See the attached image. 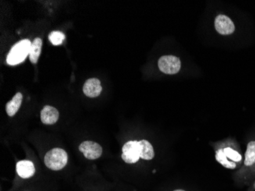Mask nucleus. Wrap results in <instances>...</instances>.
Returning a JSON list of instances; mask_svg holds the SVG:
<instances>
[{"instance_id":"f257e3e1","label":"nucleus","mask_w":255,"mask_h":191,"mask_svg":"<svg viewBox=\"0 0 255 191\" xmlns=\"http://www.w3.org/2000/svg\"><path fill=\"white\" fill-rule=\"evenodd\" d=\"M216 159L225 168L235 169L242 162V156L233 147L227 146L216 151Z\"/></svg>"},{"instance_id":"f03ea898","label":"nucleus","mask_w":255,"mask_h":191,"mask_svg":"<svg viewBox=\"0 0 255 191\" xmlns=\"http://www.w3.org/2000/svg\"><path fill=\"white\" fill-rule=\"evenodd\" d=\"M68 156L64 149L55 148L47 152L44 156V164L53 171H60L67 164Z\"/></svg>"},{"instance_id":"7ed1b4c3","label":"nucleus","mask_w":255,"mask_h":191,"mask_svg":"<svg viewBox=\"0 0 255 191\" xmlns=\"http://www.w3.org/2000/svg\"><path fill=\"white\" fill-rule=\"evenodd\" d=\"M32 43L29 39L22 40L11 48L6 62L9 65H16L25 61L29 55Z\"/></svg>"},{"instance_id":"20e7f679","label":"nucleus","mask_w":255,"mask_h":191,"mask_svg":"<svg viewBox=\"0 0 255 191\" xmlns=\"http://www.w3.org/2000/svg\"><path fill=\"white\" fill-rule=\"evenodd\" d=\"M122 159L127 164H134L141 159V149L138 141H129L123 147Z\"/></svg>"},{"instance_id":"39448f33","label":"nucleus","mask_w":255,"mask_h":191,"mask_svg":"<svg viewBox=\"0 0 255 191\" xmlns=\"http://www.w3.org/2000/svg\"><path fill=\"white\" fill-rule=\"evenodd\" d=\"M159 67L166 74H176L181 70V62L177 57L164 55L159 59Z\"/></svg>"},{"instance_id":"423d86ee","label":"nucleus","mask_w":255,"mask_h":191,"mask_svg":"<svg viewBox=\"0 0 255 191\" xmlns=\"http://www.w3.org/2000/svg\"><path fill=\"white\" fill-rule=\"evenodd\" d=\"M79 150L84 154V157L89 160L98 159L102 154V148L101 145L92 141L82 142L79 146Z\"/></svg>"},{"instance_id":"0eeeda50","label":"nucleus","mask_w":255,"mask_h":191,"mask_svg":"<svg viewBox=\"0 0 255 191\" xmlns=\"http://www.w3.org/2000/svg\"><path fill=\"white\" fill-rule=\"evenodd\" d=\"M215 28L219 34L228 35L235 32V27L233 22L227 16L219 15L215 19Z\"/></svg>"},{"instance_id":"6e6552de","label":"nucleus","mask_w":255,"mask_h":191,"mask_svg":"<svg viewBox=\"0 0 255 191\" xmlns=\"http://www.w3.org/2000/svg\"><path fill=\"white\" fill-rule=\"evenodd\" d=\"M102 91L100 80L97 78H91L86 81L83 88L84 94L91 98H95L100 95Z\"/></svg>"},{"instance_id":"1a4fd4ad","label":"nucleus","mask_w":255,"mask_h":191,"mask_svg":"<svg viewBox=\"0 0 255 191\" xmlns=\"http://www.w3.org/2000/svg\"><path fill=\"white\" fill-rule=\"evenodd\" d=\"M16 171L20 178L27 179L35 174V167L31 160H20L16 164Z\"/></svg>"},{"instance_id":"9d476101","label":"nucleus","mask_w":255,"mask_h":191,"mask_svg":"<svg viewBox=\"0 0 255 191\" xmlns=\"http://www.w3.org/2000/svg\"><path fill=\"white\" fill-rule=\"evenodd\" d=\"M59 119V112L56 108L45 106L41 111V120L44 124L54 125Z\"/></svg>"},{"instance_id":"9b49d317","label":"nucleus","mask_w":255,"mask_h":191,"mask_svg":"<svg viewBox=\"0 0 255 191\" xmlns=\"http://www.w3.org/2000/svg\"><path fill=\"white\" fill-rule=\"evenodd\" d=\"M22 99H23L22 94L21 93H17L9 102H7L5 110L8 116L12 117L17 113L22 105Z\"/></svg>"},{"instance_id":"f8f14e48","label":"nucleus","mask_w":255,"mask_h":191,"mask_svg":"<svg viewBox=\"0 0 255 191\" xmlns=\"http://www.w3.org/2000/svg\"><path fill=\"white\" fill-rule=\"evenodd\" d=\"M41 48H42V39L36 38L32 42L30 52H29V59L32 63L34 64L37 63V61L39 59L40 55H41Z\"/></svg>"},{"instance_id":"ddd939ff","label":"nucleus","mask_w":255,"mask_h":191,"mask_svg":"<svg viewBox=\"0 0 255 191\" xmlns=\"http://www.w3.org/2000/svg\"><path fill=\"white\" fill-rule=\"evenodd\" d=\"M140 149H141V159L143 160H152L155 157V151L153 146L148 141H139Z\"/></svg>"},{"instance_id":"4468645a","label":"nucleus","mask_w":255,"mask_h":191,"mask_svg":"<svg viewBox=\"0 0 255 191\" xmlns=\"http://www.w3.org/2000/svg\"><path fill=\"white\" fill-rule=\"evenodd\" d=\"M246 167H252L255 164V141L249 142L245 154V162Z\"/></svg>"},{"instance_id":"2eb2a0df","label":"nucleus","mask_w":255,"mask_h":191,"mask_svg":"<svg viewBox=\"0 0 255 191\" xmlns=\"http://www.w3.org/2000/svg\"><path fill=\"white\" fill-rule=\"evenodd\" d=\"M48 39L54 45H62L65 39V34L62 32L55 31L50 33Z\"/></svg>"},{"instance_id":"dca6fc26","label":"nucleus","mask_w":255,"mask_h":191,"mask_svg":"<svg viewBox=\"0 0 255 191\" xmlns=\"http://www.w3.org/2000/svg\"><path fill=\"white\" fill-rule=\"evenodd\" d=\"M184 191V190H182V189H177V190H174V191Z\"/></svg>"},{"instance_id":"f3484780","label":"nucleus","mask_w":255,"mask_h":191,"mask_svg":"<svg viewBox=\"0 0 255 191\" xmlns=\"http://www.w3.org/2000/svg\"></svg>"}]
</instances>
